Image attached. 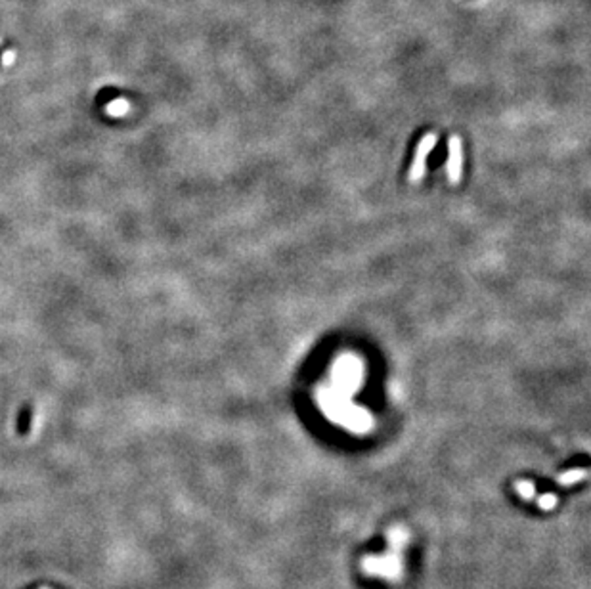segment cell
Segmentation results:
<instances>
[{"instance_id":"obj_2","label":"cell","mask_w":591,"mask_h":589,"mask_svg":"<svg viewBox=\"0 0 591 589\" xmlns=\"http://www.w3.org/2000/svg\"><path fill=\"white\" fill-rule=\"evenodd\" d=\"M434 144H436V136H434V134H427L425 138L419 142L416 151V159H414L412 168H410V180H412V182H419V180L425 176L427 157L433 151Z\"/></svg>"},{"instance_id":"obj_7","label":"cell","mask_w":591,"mask_h":589,"mask_svg":"<svg viewBox=\"0 0 591 589\" xmlns=\"http://www.w3.org/2000/svg\"><path fill=\"white\" fill-rule=\"evenodd\" d=\"M538 505L544 511H551L557 505V496L555 494H544V496L538 499Z\"/></svg>"},{"instance_id":"obj_5","label":"cell","mask_w":591,"mask_h":589,"mask_svg":"<svg viewBox=\"0 0 591 589\" xmlns=\"http://www.w3.org/2000/svg\"><path fill=\"white\" fill-rule=\"evenodd\" d=\"M588 477V471L586 469H573V471H566V473H563V475H559V484H563V486H570V484H576V482H580V480H583Z\"/></svg>"},{"instance_id":"obj_6","label":"cell","mask_w":591,"mask_h":589,"mask_svg":"<svg viewBox=\"0 0 591 589\" xmlns=\"http://www.w3.org/2000/svg\"><path fill=\"white\" fill-rule=\"evenodd\" d=\"M517 492H518V496L523 497V499H532L534 494H536V486H534L530 480H518Z\"/></svg>"},{"instance_id":"obj_4","label":"cell","mask_w":591,"mask_h":589,"mask_svg":"<svg viewBox=\"0 0 591 589\" xmlns=\"http://www.w3.org/2000/svg\"><path fill=\"white\" fill-rule=\"evenodd\" d=\"M31 423H33V408L27 404L19 410L18 423H16L19 436H27V434L31 433Z\"/></svg>"},{"instance_id":"obj_1","label":"cell","mask_w":591,"mask_h":589,"mask_svg":"<svg viewBox=\"0 0 591 589\" xmlns=\"http://www.w3.org/2000/svg\"><path fill=\"white\" fill-rule=\"evenodd\" d=\"M362 568L373 578L398 581L404 574V549L388 545V549L383 555H368L362 561Z\"/></svg>"},{"instance_id":"obj_3","label":"cell","mask_w":591,"mask_h":589,"mask_svg":"<svg viewBox=\"0 0 591 589\" xmlns=\"http://www.w3.org/2000/svg\"><path fill=\"white\" fill-rule=\"evenodd\" d=\"M448 180L452 184H457L462 180V168H463V151H462V140L460 136H452L448 142Z\"/></svg>"}]
</instances>
